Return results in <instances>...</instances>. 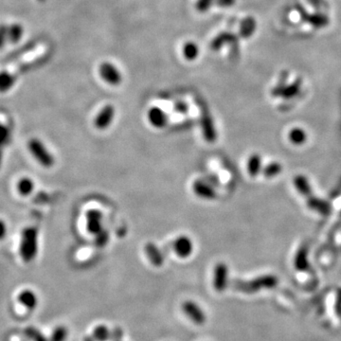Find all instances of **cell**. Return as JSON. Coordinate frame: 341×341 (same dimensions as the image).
Listing matches in <instances>:
<instances>
[{"label":"cell","instance_id":"1","mask_svg":"<svg viewBox=\"0 0 341 341\" xmlns=\"http://www.w3.org/2000/svg\"><path fill=\"white\" fill-rule=\"evenodd\" d=\"M39 251V233L35 227H27L22 230L19 244V254L26 263L35 261Z\"/></svg>","mask_w":341,"mask_h":341},{"label":"cell","instance_id":"2","mask_svg":"<svg viewBox=\"0 0 341 341\" xmlns=\"http://www.w3.org/2000/svg\"><path fill=\"white\" fill-rule=\"evenodd\" d=\"M27 147L33 158L43 168L51 169L54 166L55 158L43 140L39 138H32L28 141Z\"/></svg>","mask_w":341,"mask_h":341},{"label":"cell","instance_id":"3","mask_svg":"<svg viewBox=\"0 0 341 341\" xmlns=\"http://www.w3.org/2000/svg\"><path fill=\"white\" fill-rule=\"evenodd\" d=\"M277 283H278V280L276 277L271 275H266V276H261L259 278H255L253 280H234L232 283V286L237 291L251 294V293L258 292L262 289L273 288L277 285Z\"/></svg>","mask_w":341,"mask_h":341},{"label":"cell","instance_id":"4","mask_svg":"<svg viewBox=\"0 0 341 341\" xmlns=\"http://www.w3.org/2000/svg\"><path fill=\"white\" fill-rule=\"evenodd\" d=\"M100 75L102 79L110 86H119L123 81L121 72L113 64L105 62L100 67Z\"/></svg>","mask_w":341,"mask_h":341},{"label":"cell","instance_id":"5","mask_svg":"<svg viewBox=\"0 0 341 341\" xmlns=\"http://www.w3.org/2000/svg\"><path fill=\"white\" fill-rule=\"evenodd\" d=\"M115 107L113 105H106L97 114L94 120V125L98 130L107 129L112 123L115 118Z\"/></svg>","mask_w":341,"mask_h":341},{"label":"cell","instance_id":"6","mask_svg":"<svg viewBox=\"0 0 341 341\" xmlns=\"http://www.w3.org/2000/svg\"><path fill=\"white\" fill-rule=\"evenodd\" d=\"M193 193L199 198L205 200H212L217 196L215 187L209 183L206 179H197L193 185Z\"/></svg>","mask_w":341,"mask_h":341},{"label":"cell","instance_id":"7","mask_svg":"<svg viewBox=\"0 0 341 341\" xmlns=\"http://www.w3.org/2000/svg\"><path fill=\"white\" fill-rule=\"evenodd\" d=\"M103 213L101 210L92 209L88 210L86 214L87 219V229L90 234L97 235L103 229Z\"/></svg>","mask_w":341,"mask_h":341},{"label":"cell","instance_id":"8","mask_svg":"<svg viewBox=\"0 0 341 341\" xmlns=\"http://www.w3.org/2000/svg\"><path fill=\"white\" fill-rule=\"evenodd\" d=\"M182 308L184 313L188 315V317L194 323L202 325L206 322L207 319L206 314L196 302L193 300H187L184 302Z\"/></svg>","mask_w":341,"mask_h":341},{"label":"cell","instance_id":"9","mask_svg":"<svg viewBox=\"0 0 341 341\" xmlns=\"http://www.w3.org/2000/svg\"><path fill=\"white\" fill-rule=\"evenodd\" d=\"M228 281V267L225 262H218L214 268L213 286L217 292H223L227 288Z\"/></svg>","mask_w":341,"mask_h":341},{"label":"cell","instance_id":"10","mask_svg":"<svg viewBox=\"0 0 341 341\" xmlns=\"http://www.w3.org/2000/svg\"><path fill=\"white\" fill-rule=\"evenodd\" d=\"M201 128L204 139L208 142H214L217 139V132L213 120L208 111H202Z\"/></svg>","mask_w":341,"mask_h":341},{"label":"cell","instance_id":"11","mask_svg":"<svg viewBox=\"0 0 341 341\" xmlns=\"http://www.w3.org/2000/svg\"><path fill=\"white\" fill-rule=\"evenodd\" d=\"M173 248L175 254L182 258H188L193 254V243L190 237L182 236L177 237L173 244Z\"/></svg>","mask_w":341,"mask_h":341},{"label":"cell","instance_id":"12","mask_svg":"<svg viewBox=\"0 0 341 341\" xmlns=\"http://www.w3.org/2000/svg\"><path fill=\"white\" fill-rule=\"evenodd\" d=\"M18 302L25 307L28 310H35L38 305L39 298L37 297V294L32 289H24L22 290L18 296Z\"/></svg>","mask_w":341,"mask_h":341},{"label":"cell","instance_id":"13","mask_svg":"<svg viewBox=\"0 0 341 341\" xmlns=\"http://www.w3.org/2000/svg\"><path fill=\"white\" fill-rule=\"evenodd\" d=\"M149 123L156 128H162L168 123L166 113L159 107H152L147 113Z\"/></svg>","mask_w":341,"mask_h":341},{"label":"cell","instance_id":"14","mask_svg":"<svg viewBox=\"0 0 341 341\" xmlns=\"http://www.w3.org/2000/svg\"><path fill=\"white\" fill-rule=\"evenodd\" d=\"M18 76L8 70L0 71V93H6L16 85Z\"/></svg>","mask_w":341,"mask_h":341},{"label":"cell","instance_id":"15","mask_svg":"<svg viewBox=\"0 0 341 341\" xmlns=\"http://www.w3.org/2000/svg\"><path fill=\"white\" fill-rule=\"evenodd\" d=\"M145 252L148 257L149 261L155 266H161L164 262V255L157 245L153 243H148L145 245Z\"/></svg>","mask_w":341,"mask_h":341},{"label":"cell","instance_id":"16","mask_svg":"<svg viewBox=\"0 0 341 341\" xmlns=\"http://www.w3.org/2000/svg\"><path fill=\"white\" fill-rule=\"evenodd\" d=\"M303 19L308 22L311 26L315 29H321L324 27L328 26L329 24V18L321 13H315V14H307L305 11H303Z\"/></svg>","mask_w":341,"mask_h":341},{"label":"cell","instance_id":"17","mask_svg":"<svg viewBox=\"0 0 341 341\" xmlns=\"http://www.w3.org/2000/svg\"><path fill=\"white\" fill-rule=\"evenodd\" d=\"M35 181L28 176H23L21 177L18 181L17 184V189L18 192L20 195L22 196H29L32 193H34L35 190Z\"/></svg>","mask_w":341,"mask_h":341},{"label":"cell","instance_id":"18","mask_svg":"<svg viewBox=\"0 0 341 341\" xmlns=\"http://www.w3.org/2000/svg\"><path fill=\"white\" fill-rule=\"evenodd\" d=\"M24 35V27L19 23L8 25V42L11 44H18Z\"/></svg>","mask_w":341,"mask_h":341},{"label":"cell","instance_id":"19","mask_svg":"<svg viewBox=\"0 0 341 341\" xmlns=\"http://www.w3.org/2000/svg\"><path fill=\"white\" fill-rule=\"evenodd\" d=\"M247 172L250 176H256L261 172L262 169V158L259 155L254 154L250 156L246 163Z\"/></svg>","mask_w":341,"mask_h":341},{"label":"cell","instance_id":"20","mask_svg":"<svg viewBox=\"0 0 341 341\" xmlns=\"http://www.w3.org/2000/svg\"><path fill=\"white\" fill-rule=\"evenodd\" d=\"M110 335L111 331L103 324L96 326L92 332V337L96 341H108L110 339Z\"/></svg>","mask_w":341,"mask_h":341},{"label":"cell","instance_id":"21","mask_svg":"<svg viewBox=\"0 0 341 341\" xmlns=\"http://www.w3.org/2000/svg\"><path fill=\"white\" fill-rule=\"evenodd\" d=\"M256 21L252 18H246L242 22L240 33L244 38H247L249 36L253 35L255 30H256Z\"/></svg>","mask_w":341,"mask_h":341},{"label":"cell","instance_id":"22","mask_svg":"<svg viewBox=\"0 0 341 341\" xmlns=\"http://www.w3.org/2000/svg\"><path fill=\"white\" fill-rule=\"evenodd\" d=\"M183 54L186 59L193 61L196 59V57L199 54V49L198 46L193 43V42H188L184 45Z\"/></svg>","mask_w":341,"mask_h":341},{"label":"cell","instance_id":"23","mask_svg":"<svg viewBox=\"0 0 341 341\" xmlns=\"http://www.w3.org/2000/svg\"><path fill=\"white\" fill-rule=\"evenodd\" d=\"M69 336V330L66 326L59 325L53 330L49 341H66Z\"/></svg>","mask_w":341,"mask_h":341},{"label":"cell","instance_id":"24","mask_svg":"<svg viewBox=\"0 0 341 341\" xmlns=\"http://www.w3.org/2000/svg\"><path fill=\"white\" fill-rule=\"evenodd\" d=\"M10 139L9 129L0 123V161H1V154H2V147L6 145L7 141Z\"/></svg>","mask_w":341,"mask_h":341},{"label":"cell","instance_id":"25","mask_svg":"<svg viewBox=\"0 0 341 341\" xmlns=\"http://www.w3.org/2000/svg\"><path fill=\"white\" fill-rule=\"evenodd\" d=\"M95 237H96V240H95L96 245L99 247H103V246H105L107 244V242L109 240V233H108L107 230L103 229L100 233H98L97 235H95Z\"/></svg>","mask_w":341,"mask_h":341},{"label":"cell","instance_id":"26","mask_svg":"<svg viewBox=\"0 0 341 341\" xmlns=\"http://www.w3.org/2000/svg\"><path fill=\"white\" fill-rule=\"evenodd\" d=\"M8 42V25L0 24V50Z\"/></svg>","mask_w":341,"mask_h":341},{"label":"cell","instance_id":"27","mask_svg":"<svg viewBox=\"0 0 341 341\" xmlns=\"http://www.w3.org/2000/svg\"><path fill=\"white\" fill-rule=\"evenodd\" d=\"M214 0H197L196 2V10L200 13H205L210 9Z\"/></svg>","mask_w":341,"mask_h":341},{"label":"cell","instance_id":"28","mask_svg":"<svg viewBox=\"0 0 341 341\" xmlns=\"http://www.w3.org/2000/svg\"><path fill=\"white\" fill-rule=\"evenodd\" d=\"M280 171V167L278 166L277 164L275 163H272L270 165L265 168L264 170V174L267 176H273V175H276L278 172Z\"/></svg>","mask_w":341,"mask_h":341},{"label":"cell","instance_id":"29","mask_svg":"<svg viewBox=\"0 0 341 341\" xmlns=\"http://www.w3.org/2000/svg\"><path fill=\"white\" fill-rule=\"evenodd\" d=\"M123 336V331L120 328V327H116L113 331L111 332V335H110V339L114 341L122 340Z\"/></svg>","mask_w":341,"mask_h":341},{"label":"cell","instance_id":"30","mask_svg":"<svg viewBox=\"0 0 341 341\" xmlns=\"http://www.w3.org/2000/svg\"><path fill=\"white\" fill-rule=\"evenodd\" d=\"M7 233H8V225L3 219H0V241L6 238Z\"/></svg>","mask_w":341,"mask_h":341},{"label":"cell","instance_id":"31","mask_svg":"<svg viewBox=\"0 0 341 341\" xmlns=\"http://www.w3.org/2000/svg\"><path fill=\"white\" fill-rule=\"evenodd\" d=\"M235 0H214V4L223 8H228L234 5Z\"/></svg>","mask_w":341,"mask_h":341},{"label":"cell","instance_id":"32","mask_svg":"<svg viewBox=\"0 0 341 341\" xmlns=\"http://www.w3.org/2000/svg\"><path fill=\"white\" fill-rule=\"evenodd\" d=\"M176 112L178 113L185 114L188 112V105H186L184 102H178L175 105V107Z\"/></svg>","mask_w":341,"mask_h":341},{"label":"cell","instance_id":"33","mask_svg":"<svg viewBox=\"0 0 341 341\" xmlns=\"http://www.w3.org/2000/svg\"><path fill=\"white\" fill-rule=\"evenodd\" d=\"M30 330L34 333V335H32V336L35 337V341H49L45 337L44 335H43L41 332H37L35 331V329H32V328H31Z\"/></svg>","mask_w":341,"mask_h":341},{"label":"cell","instance_id":"34","mask_svg":"<svg viewBox=\"0 0 341 341\" xmlns=\"http://www.w3.org/2000/svg\"><path fill=\"white\" fill-rule=\"evenodd\" d=\"M84 341H96L92 336H87V337H85V339H84Z\"/></svg>","mask_w":341,"mask_h":341},{"label":"cell","instance_id":"35","mask_svg":"<svg viewBox=\"0 0 341 341\" xmlns=\"http://www.w3.org/2000/svg\"><path fill=\"white\" fill-rule=\"evenodd\" d=\"M38 1H40V2H45L46 0H38Z\"/></svg>","mask_w":341,"mask_h":341},{"label":"cell","instance_id":"36","mask_svg":"<svg viewBox=\"0 0 341 341\" xmlns=\"http://www.w3.org/2000/svg\"><path fill=\"white\" fill-rule=\"evenodd\" d=\"M120 341H122V340H120Z\"/></svg>","mask_w":341,"mask_h":341}]
</instances>
